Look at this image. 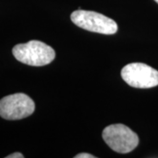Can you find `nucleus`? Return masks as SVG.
Returning <instances> with one entry per match:
<instances>
[{"instance_id":"f257e3e1","label":"nucleus","mask_w":158,"mask_h":158,"mask_svg":"<svg viewBox=\"0 0 158 158\" xmlns=\"http://www.w3.org/2000/svg\"><path fill=\"white\" fill-rule=\"evenodd\" d=\"M12 54L19 62L30 66L48 65L56 57V52L50 46L40 40L18 44L12 48Z\"/></svg>"},{"instance_id":"f03ea898","label":"nucleus","mask_w":158,"mask_h":158,"mask_svg":"<svg viewBox=\"0 0 158 158\" xmlns=\"http://www.w3.org/2000/svg\"><path fill=\"white\" fill-rule=\"evenodd\" d=\"M102 137L113 151L127 154L139 144V137L132 129L123 124L107 126L103 130Z\"/></svg>"},{"instance_id":"7ed1b4c3","label":"nucleus","mask_w":158,"mask_h":158,"mask_svg":"<svg viewBox=\"0 0 158 158\" xmlns=\"http://www.w3.org/2000/svg\"><path fill=\"white\" fill-rule=\"evenodd\" d=\"M71 21L80 28L102 34H114L118 25L113 19L96 11L77 10L70 15Z\"/></svg>"},{"instance_id":"20e7f679","label":"nucleus","mask_w":158,"mask_h":158,"mask_svg":"<svg viewBox=\"0 0 158 158\" xmlns=\"http://www.w3.org/2000/svg\"><path fill=\"white\" fill-rule=\"evenodd\" d=\"M35 110L34 100L25 93H15L0 100V116L8 120L27 118Z\"/></svg>"},{"instance_id":"39448f33","label":"nucleus","mask_w":158,"mask_h":158,"mask_svg":"<svg viewBox=\"0 0 158 158\" xmlns=\"http://www.w3.org/2000/svg\"><path fill=\"white\" fill-rule=\"evenodd\" d=\"M121 77L130 86L138 89H148L158 85V71L141 62H133L121 69Z\"/></svg>"},{"instance_id":"423d86ee","label":"nucleus","mask_w":158,"mask_h":158,"mask_svg":"<svg viewBox=\"0 0 158 158\" xmlns=\"http://www.w3.org/2000/svg\"><path fill=\"white\" fill-rule=\"evenodd\" d=\"M75 158H95L96 156L90 155V154H88V153H80L78 155L75 156H74Z\"/></svg>"},{"instance_id":"0eeeda50","label":"nucleus","mask_w":158,"mask_h":158,"mask_svg":"<svg viewBox=\"0 0 158 158\" xmlns=\"http://www.w3.org/2000/svg\"><path fill=\"white\" fill-rule=\"evenodd\" d=\"M6 158H24V156H23L21 153H13L11 155H9L7 156Z\"/></svg>"},{"instance_id":"6e6552de","label":"nucleus","mask_w":158,"mask_h":158,"mask_svg":"<svg viewBox=\"0 0 158 158\" xmlns=\"http://www.w3.org/2000/svg\"><path fill=\"white\" fill-rule=\"evenodd\" d=\"M155 1H156V3L158 4V0H155Z\"/></svg>"}]
</instances>
